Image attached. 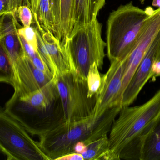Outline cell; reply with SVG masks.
<instances>
[{"mask_svg": "<svg viewBox=\"0 0 160 160\" xmlns=\"http://www.w3.org/2000/svg\"><path fill=\"white\" fill-rule=\"evenodd\" d=\"M110 130L104 160H141L144 141L160 117V89L142 105L121 108Z\"/></svg>", "mask_w": 160, "mask_h": 160, "instance_id": "obj_1", "label": "cell"}, {"mask_svg": "<svg viewBox=\"0 0 160 160\" xmlns=\"http://www.w3.org/2000/svg\"><path fill=\"white\" fill-rule=\"evenodd\" d=\"M148 13L132 2L119 6L110 13L107 21L106 48L111 61L122 60L133 49Z\"/></svg>", "mask_w": 160, "mask_h": 160, "instance_id": "obj_2", "label": "cell"}, {"mask_svg": "<svg viewBox=\"0 0 160 160\" xmlns=\"http://www.w3.org/2000/svg\"><path fill=\"white\" fill-rule=\"evenodd\" d=\"M102 116L97 117L92 114L79 121L68 123L63 120L50 127L43 128L37 135L40 138V149L48 160H56L74 153L77 143L98 136Z\"/></svg>", "mask_w": 160, "mask_h": 160, "instance_id": "obj_3", "label": "cell"}, {"mask_svg": "<svg viewBox=\"0 0 160 160\" xmlns=\"http://www.w3.org/2000/svg\"><path fill=\"white\" fill-rule=\"evenodd\" d=\"M102 24L98 19L73 30L63 43L75 71L87 80L90 66L102 69L106 43L102 37Z\"/></svg>", "mask_w": 160, "mask_h": 160, "instance_id": "obj_4", "label": "cell"}, {"mask_svg": "<svg viewBox=\"0 0 160 160\" xmlns=\"http://www.w3.org/2000/svg\"><path fill=\"white\" fill-rule=\"evenodd\" d=\"M63 111V120L74 122L93 114L96 96H88L87 80L76 71L58 74L54 78Z\"/></svg>", "mask_w": 160, "mask_h": 160, "instance_id": "obj_5", "label": "cell"}, {"mask_svg": "<svg viewBox=\"0 0 160 160\" xmlns=\"http://www.w3.org/2000/svg\"><path fill=\"white\" fill-rule=\"evenodd\" d=\"M24 127L0 107V151L8 160H48Z\"/></svg>", "mask_w": 160, "mask_h": 160, "instance_id": "obj_6", "label": "cell"}, {"mask_svg": "<svg viewBox=\"0 0 160 160\" xmlns=\"http://www.w3.org/2000/svg\"><path fill=\"white\" fill-rule=\"evenodd\" d=\"M124 60L111 61L108 71L102 75L101 84L96 95L93 114L100 117L109 109L120 105V90L126 69Z\"/></svg>", "mask_w": 160, "mask_h": 160, "instance_id": "obj_7", "label": "cell"}, {"mask_svg": "<svg viewBox=\"0 0 160 160\" xmlns=\"http://www.w3.org/2000/svg\"><path fill=\"white\" fill-rule=\"evenodd\" d=\"M13 70L12 86L14 87V93L18 96L39 90L54 80L35 66L24 52L13 66Z\"/></svg>", "mask_w": 160, "mask_h": 160, "instance_id": "obj_8", "label": "cell"}, {"mask_svg": "<svg viewBox=\"0 0 160 160\" xmlns=\"http://www.w3.org/2000/svg\"><path fill=\"white\" fill-rule=\"evenodd\" d=\"M160 50V30L147 50L137 70L122 95L121 107L129 106L136 100L147 83L150 80L153 63Z\"/></svg>", "mask_w": 160, "mask_h": 160, "instance_id": "obj_9", "label": "cell"}, {"mask_svg": "<svg viewBox=\"0 0 160 160\" xmlns=\"http://www.w3.org/2000/svg\"><path fill=\"white\" fill-rule=\"evenodd\" d=\"M32 22L40 33L46 49L53 63L56 71L55 76L58 74L75 71L65 47L61 41L52 33L43 29L39 24L36 14H33Z\"/></svg>", "mask_w": 160, "mask_h": 160, "instance_id": "obj_10", "label": "cell"}, {"mask_svg": "<svg viewBox=\"0 0 160 160\" xmlns=\"http://www.w3.org/2000/svg\"><path fill=\"white\" fill-rule=\"evenodd\" d=\"M17 16L15 14H6L2 29V38L1 41L12 63V66L24 52L18 35L19 24Z\"/></svg>", "mask_w": 160, "mask_h": 160, "instance_id": "obj_11", "label": "cell"}, {"mask_svg": "<svg viewBox=\"0 0 160 160\" xmlns=\"http://www.w3.org/2000/svg\"><path fill=\"white\" fill-rule=\"evenodd\" d=\"M105 3V0H74L72 31L97 19Z\"/></svg>", "mask_w": 160, "mask_h": 160, "instance_id": "obj_12", "label": "cell"}, {"mask_svg": "<svg viewBox=\"0 0 160 160\" xmlns=\"http://www.w3.org/2000/svg\"><path fill=\"white\" fill-rule=\"evenodd\" d=\"M141 160H160V117L144 141Z\"/></svg>", "mask_w": 160, "mask_h": 160, "instance_id": "obj_13", "label": "cell"}, {"mask_svg": "<svg viewBox=\"0 0 160 160\" xmlns=\"http://www.w3.org/2000/svg\"><path fill=\"white\" fill-rule=\"evenodd\" d=\"M74 0H60L59 39L62 44L72 32Z\"/></svg>", "mask_w": 160, "mask_h": 160, "instance_id": "obj_14", "label": "cell"}, {"mask_svg": "<svg viewBox=\"0 0 160 160\" xmlns=\"http://www.w3.org/2000/svg\"><path fill=\"white\" fill-rule=\"evenodd\" d=\"M37 16L39 24L43 29L45 31H49L54 35L55 30L51 0H39Z\"/></svg>", "mask_w": 160, "mask_h": 160, "instance_id": "obj_15", "label": "cell"}, {"mask_svg": "<svg viewBox=\"0 0 160 160\" xmlns=\"http://www.w3.org/2000/svg\"><path fill=\"white\" fill-rule=\"evenodd\" d=\"M109 146V138L107 135L99 138L87 146V149L82 154L84 160L102 159Z\"/></svg>", "mask_w": 160, "mask_h": 160, "instance_id": "obj_16", "label": "cell"}, {"mask_svg": "<svg viewBox=\"0 0 160 160\" xmlns=\"http://www.w3.org/2000/svg\"><path fill=\"white\" fill-rule=\"evenodd\" d=\"M2 40V39H1ZM13 70L12 63L0 41V82L13 84Z\"/></svg>", "mask_w": 160, "mask_h": 160, "instance_id": "obj_17", "label": "cell"}, {"mask_svg": "<svg viewBox=\"0 0 160 160\" xmlns=\"http://www.w3.org/2000/svg\"><path fill=\"white\" fill-rule=\"evenodd\" d=\"M102 76L100 74L99 69L96 63L92 64L89 68L87 76L88 93V96L92 98L98 94L101 84Z\"/></svg>", "mask_w": 160, "mask_h": 160, "instance_id": "obj_18", "label": "cell"}, {"mask_svg": "<svg viewBox=\"0 0 160 160\" xmlns=\"http://www.w3.org/2000/svg\"><path fill=\"white\" fill-rule=\"evenodd\" d=\"M18 33L32 46L35 50L38 51L37 37L34 28L32 26L18 28Z\"/></svg>", "mask_w": 160, "mask_h": 160, "instance_id": "obj_19", "label": "cell"}, {"mask_svg": "<svg viewBox=\"0 0 160 160\" xmlns=\"http://www.w3.org/2000/svg\"><path fill=\"white\" fill-rule=\"evenodd\" d=\"M17 16L24 27L30 26L32 23L33 14L31 8L26 5L19 7Z\"/></svg>", "mask_w": 160, "mask_h": 160, "instance_id": "obj_20", "label": "cell"}, {"mask_svg": "<svg viewBox=\"0 0 160 160\" xmlns=\"http://www.w3.org/2000/svg\"><path fill=\"white\" fill-rule=\"evenodd\" d=\"M51 5L53 21H54V30H55L54 36L59 39L60 26V0H51Z\"/></svg>", "mask_w": 160, "mask_h": 160, "instance_id": "obj_21", "label": "cell"}, {"mask_svg": "<svg viewBox=\"0 0 160 160\" xmlns=\"http://www.w3.org/2000/svg\"><path fill=\"white\" fill-rule=\"evenodd\" d=\"M158 77H160V50L153 63L150 74V80L154 81Z\"/></svg>", "mask_w": 160, "mask_h": 160, "instance_id": "obj_22", "label": "cell"}, {"mask_svg": "<svg viewBox=\"0 0 160 160\" xmlns=\"http://www.w3.org/2000/svg\"><path fill=\"white\" fill-rule=\"evenodd\" d=\"M39 0H25L24 5L28 6L32 12L33 14H37Z\"/></svg>", "mask_w": 160, "mask_h": 160, "instance_id": "obj_23", "label": "cell"}, {"mask_svg": "<svg viewBox=\"0 0 160 160\" xmlns=\"http://www.w3.org/2000/svg\"><path fill=\"white\" fill-rule=\"evenodd\" d=\"M82 155L78 153H72L62 156L56 160H83Z\"/></svg>", "mask_w": 160, "mask_h": 160, "instance_id": "obj_24", "label": "cell"}, {"mask_svg": "<svg viewBox=\"0 0 160 160\" xmlns=\"http://www.w3.org/2000/svg\"><path fill=\"white\" fill-rule=\"evenodd\" d=\"M87 149V146L83 142H80L77 143L74 147V153L82 155L85 152Z\"/></svg>", "mask_w": 160, "mask_h": 160, "instance_id": "obj_25", "label": "cell"}, {"mask_svg": "<svg viewBox=\"0 0 160 160\" xmlns=\"http://www.w3.org/2000/svg\"><path fill=\"white\" fill-rule=\"evenodd\" d=\"M7 14H0V41L2 38V29L3 22L4 18L5 15Z\"/></svg>", "mask_w": 160, "mask_h": 160, "instance_id": "obj_26", "label": "cell"}, {"mask_svg": "<svg viewBox=\"0 0 160 160\" xmlns=\"http://www.w3.org/2000/svg\"><path fill=\"white\" fill-rule=\"evenodd\" d=\"M152 5L153 6L160 8V0H153V1H152Z\"/></svg>", "mask_w": 160, "mask_h": 160, "instance_id": "obj_27", "label": "cell"}]
</instances>
